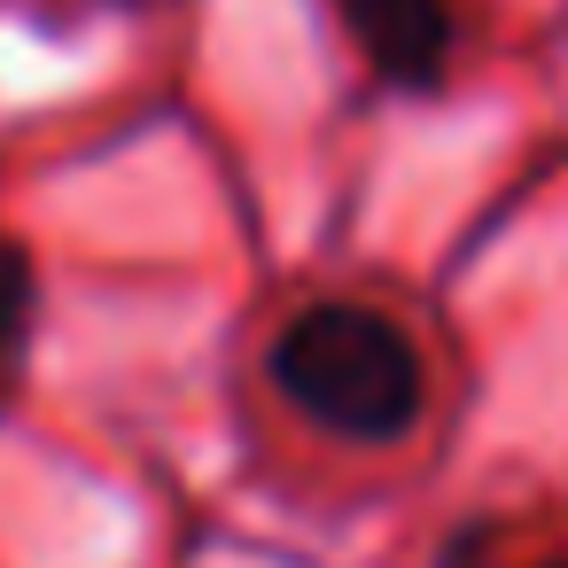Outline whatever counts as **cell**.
I'll use <instances>...</instances> for the list:
<instances>
[{
  "label": "cell",
  "instance_id": "3957f363",
  "mask_svg": "<svg viewBox=\"0 0 568 568\" xmlns=\"http://www.w3.org/2000/svg\"><path fill=\"white\" fill-rule=\"evenodd\" d=\"M32 312H40L32 250L0 234V413H9V382H17V366H24V343H32Z\"/></svg>",
  "mask_w": 568,
  "mask_h": 568
},
{
  "label": "cell",
  "instance_id": "7a4b0ae2",
  "mask_svg": "<svg viewBox=\"0 0 568 568\" xmlns=\"http://www.w3.org/2000/svg\"><path fill=\"white\" fill-rule=\"evenodd\" d=\"M335 17L389 87H436L452 63V0H335Z\"/></svg>",
  "mask_w": 568,
  "mask_h": 568
},
{
  "label": "cell",
  "instance_id": "6da1fadb",
  "mask_svg": "<svg viewBox=\"0 0 568 568\" xmlns=\"http://www.w3.org/2000/svg\"><path fill=\"white\" fill-rule=\"evenodd\" d=\"M273 389L343 444H397L428 405L413 335L374 304H312L265 351Z\"/></svg>",
  "mask_w": 568,
  "mask_h": 568
}]
</instances>
